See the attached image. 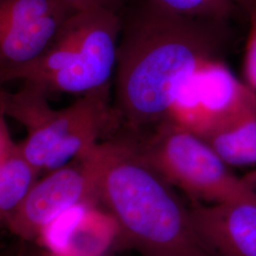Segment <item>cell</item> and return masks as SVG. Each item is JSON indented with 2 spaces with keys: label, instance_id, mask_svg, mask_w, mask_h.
<instances>
[{
  "label": "cell",
  "instance_id": "3",
  "mask_svg": "<svg viewBox=\"0 0 256 256\" xmlns=\"http://www.w3.org/2000/svg\"><path fill=\"white\" fill-rule=\"evenodd\" d=\"M110 88L86 93L68 106L54 110L46 92L24 84L18 92L1 90L0 114L27 129L22 150L40 173H48L98 144L106 134L119 132L122 124L110 102Z\"/></svg>",
  "mask_w": 256,
  "mask_h": 256
},
{
  "label": "cell",
  "instance_id": "4",
  "mask_svg": "<svg viewBox=\"0 0 256 256\" xmlns=\"http://www.w3.org/2000/svg\"><path fill=\"white\" fill-rule=\"evenodd\" d=\"M122 28V19L117 12H75L45 54L0 80L22 81L50 96L84 95L110 86L116 72Z\"/></svg>",
  "mask_w": 256,
  "mask_h": 256
},
{
  "label": "cell",
  "instance_id": "6",
  "mask_svg": "<svg viewBox=\"0 0 256 256\" xmlns=\"http://www.w3.org/2000/svg\"><path fill=\"white\" fill-rule=\"evenodd\" d=\"M108 155V140L99 142L37 180L5 226L21 241L32 242L66 212L98 196Z\"/></svg>",
  "mask_w": 256,
  "mask_h": 256
},
{
  "label": "cell",
  "instance_id": "1",
  "mask_svg": "<svg viewBox=\"0 0 256 256\" xmlns=\"http://www.w3.org/2000/svg\"><path fill=\"white\" fill-rule=\"evenodd\" d=\"M225 27L167 12L148 0L122 20L113 104L122 128L140 131L167 119L188 80L221 58Z\"/></svg>",
  "mask_w": 256,
  "mask_h": 256
},
{
  "label": "cell",
  "instance_id": "10",
  "mask_svg": "<svg viewBox=\"0 0 256 256\" xmlns=\"http://www.w3.org/2000/svg\"><path fill=\"white\" fill-rule=\"evenodd\" d=\"M0 114V218L4 224L25 200L41 174L10 134Z\"/></svg>",
  "mask_w": 256,
  "mask_h": 256
},
{
  "label": "cell",
  "instance_id": "16",
  "mask_svg": "<svg viewBox=\"0 0 256 256\" xmlns=\"http://www.w3.org/2000/svg\"><path fill=\"white\" fill-rule=\"evenodd\" d=\"M244 180L247 183L250 190L252 192V194L256 198V169L252 172H250L247 174H245L243 176Z\"/></svg>",
  "mask_w": 256,
  "mask_h": 256
},
{
  "label": "cell",
  "instance_id": "13",
  "mask_svg": "<svg viewBox=\"0 0 256 256\" xmlns=\"http://www.w3.org/2000/svg\"><path fill=\"white\" fill-rule=\"evenodd\" d=\"M250 28L243 61V81L256 92V8L247 14Z\"/></svg>",
  "mask_w": 256,
  "mask_h": 256
},
{
  "label": "cell",
  "instance_id": "15",
  "mask_svg": "<svg viewBox=\"0 0 256 256\" xmlns=\"http://www.w3.org/2000/svg\"><path fill=\"white\" fill-rule=\"evenodd\" d=\"M18 256H61L46 248L40 247L32 242L22 241L19 248Z\"/></svg>",
  "mask_w": 256,
  "mask_h": 256
},
{
  "label": "cell",
  "instance_id": "8",
  "mask_svg": "<svg viewBox=\"0 0 256 256\" xmlns=\"http://www.w3.org/2000/svg\"><path fill=\"white\" fill-rule=\"evenodd\" d=\"M254 92L221 58H214L185 84L166 120L203 137L234 115Z\"/></svg>",
  "mask_w": 256,
  "mask_h": 256
},
{
  "label": "cell",
  "instance_id": "7",
  "mask_svg": "<svg viewBox=\"0 0 256 256\" xmlns=\"http://www.w3.org/2000/svg\"><path fill=\"white\" fill-rule=\"evenodd\" d=\"M74 12L61 0H0V79L45 54Z\"/></svg>",
  "mask_w": 256,
  "mask_h": 256
},
{
  "label": "cell",
  "instance_id": "11",
  "mask_svg": "<svg viewBox=\"0 0 256 256\" xmlns=\"http://www.w3.org/2000/svg\"><path fill=\"white\" fill-rule=\"evenodd\" d=\"M200 138L230 167L256 165V92L234 115Z\"/></svg>",
  "mask_w": 256,
  "mask_h": 256
},
{
  "label": "cell",
  "instance_id": "2",
  "mask_svg": "<svg viewBox=\"0 0 256 256\" xmlns=\"http://www.w3.org/2000/svg\"><path fill=\"white\" fill-rule=\"evenodd\" d=\"M122 130L126 134L108 140L97 200L142 256H212L174 186L138 153L132 133Z\"/></svg>",
  "mask_w": 256,
  "mask_h": 256
},
{
  "label": "cell",
  "instance_id": "17",
  "mask_svg": "<svg viewBox=\"0 0 256 256\" xmlns=\"http://www.w3.org/2000/svg\"><path fill=\"white\" fill-rule=\"evenodd\" d=\"M238 8L242 10L246 14L250 10L256 8V0H236Z\"/></svg>",
  "mask_w": 256,
  "mask_h": 256
},
{
  "label": "cell",
  "instance_id": "5",
  "mask_svg": "<svg viewBox=\"0 0 256 256\" xmlns=\"http://www.w3.org/2000/svg\"><path fill=\"white\" fill-rule=\"evenodd\" d=\"M129 131L140 156L191 202L216 204L254 196L243 176L234 174L202 138L173 122L156 124L144 138Z\"/></svg>",
  "mask_w": 256,
  "mask_h": 256
},
{
  "label": "cell",
  "instance_id": "12",
  "mask_svg": "<svg viewBox=\"0 0 256 256\" xmlns=\"http://www.w3.org/2000/svg\"><path fill=\"white\" fill-rule=\"evenodd\" d=\"M167 12L227 23L238 8L236 0H148Z\"/></svg>",
  "mask_w": 256,
  "mask_h": 256
},
{
  "label": "cell",
  "instance_id": "14",
  "mask_svg": "<svg viewBox=\"0 0 256 256\" xmlns=\"http://www.w3.org/2000/svg\"><path fill=\"white\" fill-rule=\"evenodd\" d=\"M75 12L90 9H108L119 12L122 0H61Z\"/></svg>",
  "mask_w": 256,
  "mask_h": 256
},
{
  "label": "cell",
  "instance_id": "9",
  "mask_svg": "<svg viewBox=\"0 0 256 256\" xmlns=\"http://www.w3.org/2000/svg\"><path fill=\"white\" fill-rule=\"evenodd\" d=\"M192 226L212 256H256V198L192 202Z\"/></svg>",
  "mask_w": 256,
  "mask_h": 256
}]
</instances>
